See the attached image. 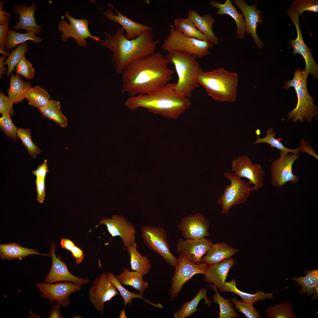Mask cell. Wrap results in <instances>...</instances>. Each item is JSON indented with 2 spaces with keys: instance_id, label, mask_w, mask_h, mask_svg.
<instances>
[{
  "instance_id": "5bb4252c",
  "label": "cell",
  "mask_w": 318,
  "mask_h": 318,
  "mask_svg": "<svg viewBox=\"0 0 318 318\" xmlns=\"http://www.w3.org/2000/svg\"><path fill=\"white\" fill-rule=\"evenodd\" d=\"M286 12L295 26L297 32L296 39L289 40V44L293 49L294 55L299 54L304 58L306 64L304 70L305 72L308 74H311L316 79L318 77V65L313 57L311 49L308 47L303 40L299 20V14L289 8L286 9Z\"/></svg>"
},
{
  "instance_id": "f35d334b",
  "label": "cell",
  "mask_w": 318,
  "mask_h": 318,
  "mask_svg": "<svg viewBox=\"0 0 318 318\" xmlns=\"http://www.w3.org/2000/svg\"><path fill=\"white\" fill-rule=\"evenodd\" d=\"M35 34L33 32L21 34L9 30L5 43L6 50L7 51L14 49L16 46L29 40L32 41L36 44L41 42L42 39L36 36Z\"/></svg>"
},
{
  "instance_id": "4316f807",
  "label": "cell",
  "mask_w": 318,
  "mask_h": 318,
  "mask_svg": "<svg viewBox=\"0 0 318 318\" xmlns=\"http://www.w3.org/2000/svg\"><path fill=\"white\" fill-rule=\"evenodd\" d=\"M238 250L225 243L213 244L205 256L202 257L201 262L208 265L218 263L231 258Z\"/></svg>"
},
{
  "instance_id": "4dcf8cb0",
  "label": "cell",
  "mask_w": 318,
  "mask_h": 318,
  "mask_svg": "<svg viewBox=\"0 0 318 318\" xmlns=\"http://www.w3.org/2000/svg\"><path fill=\"white\" fill-rule=\"evenodd\" d=\"M221 292H231L236 294L241 297V301L246 303L253 304L261 300L272 298L274 293H264L263 292L258 291L255 294H252L243 292L238 289L236 286V279H233L231 281L225 282L223 286L218 289Z\"/></svg>"
},
{
  "instance_id": "681fc988",
  "label": "cell",
  "mask_w": 318,
  "mask_h": 318,
  "mask_svg": "<svg viewBox=\"0 0 318 318\" xmlns=\"http://www.w3.org/2000/svg\"><path fill=\"white\" fill-rule=\"evenodd\" d=\"M14 103L4 92L0 91V113L2 115L8 114L10 116L13 115L14 111L13 105Z\"/></svg>"
},
{
  "instance_id": "6da1fadb",
  "label": "cell",
  "mask_w": 318,
  "mask_h": 318,
  "mask_svg": "<svg viewBox=\"0 0 318 318\" xmlns=\"http://www.w3.org/2000/svg\"><path fill=\"white\" fill-rule=\"evenodd\" d=\"M161 53L158 52L134 60L121 73V92L130 97L149 94L169 83L174 73Z\"/></svg>"
},
{
  "instance_id": "b9f144b4",
  "label": "cell",
  "mask_w": 318,
  "mask_h": 318,
  "mask_svg": "<svg viewBox=\"0 0 318 318\" xmlns=\"http://www.w3.org/2000/svg\"><path fill=\"white\" fill-rule=\"evenodd\" d=\"M266 314L269 318H294V313L292 304L285 302L280 304L271 306L266 310Z\"/></svg>"
},
{
  "instance_id": "4fadbf2b",
  "label": "cell",
  "mask_w": 318,
  "mask_h": 318,
  "mask_svg": "<svg viewBox=\"0 0 318 318\" xmlns=\"http://www.w3.org/2000/svg\"><path fill=\"white\" fill-rule=\"evenodd\" d=\"M35 286L41 294V297L48 299L52 304L56 300L64 308L70 303V294L80 291L82 286L69 281L55 284L42 282L36 283Z\"/></svg>"
},
{
  "instance_id": "74e56055",
  "label": "cell",
  "mask_w": 318,
  "mask_h": 318,
  "mask_svg": "<svg viewBox=\"0 0 318 318\" xmlns=\"http://www.w3.org/2000/svg\"><path fill=\"white\" fill-rule=\"evenodd\" d=\"M215 292L213 294L212 298L214 303L219 305L220 318H235L238 315L235 310L232 304L229 299H225L219 294L217 287L214 285L210 284L209 285Z\"/></svg>"
},
{
  "instance_id": "db71d44e",
  "label": "cell",
  "mask_w": 318,
  "mask_h": 318,
  "mask_svg": "<svg viewBox=\"0 0 318 318\" xmlns=\"http://www.w3.org/2000/svg\"><path fill=\"white\" fill-rule=\"evenodd\" d=\"M49 170L47 166V161L45 159L36 169L32 172V173L36 176V178H45Z\"/></svg>"
},
{
  "instance_id": "c3c4849f",
  "label": "cell",
  "mask_w": 318,
  "mask_h": 318,
  "mask_svg": "<svg viewBox=\"0 0 318 318\" xmlns=\"http://www.w3.org/2000/svg\"><path fill=\"white\" fill-rule=\"evenodd\" d=\"M15 71L16 74L24 76L27 79L34 77V69L29 61L26 58L24 54L16 67Z\"/></svg>"
},
{
  "instance_id": "f6af8a7d",
  "label": "cell",
  "mask_w": 318,
  "mask_h": 318,
  "mask_svg": "<svg viewBox=\"0 0 318 318\" xmlns=\"http://www.w3.org/2000/svg\"><path fill=\"white\" fill-rule=\"evenodd\" d=\"M291 9L295 11L302 16L304 11H308L315 13L318 12L317 0H295L291 3Z\"/></svg>"
},
{
  "instance_id": "3957f363",
  "label": "cell",
  "mask_w": 318,
  "mask_h": 318,
  "mask_svg": "<svg viewBox=\"0 0 318 318\" xmlns=\"http://www.w3.org/2000/svg\"><path fill=\"white\" fill-rule=\"evenodd\" d=\"M175 84L169 82L152 93L130 97L125 106L131 110L145 108L154 114L176 119L189 108L191 102L188 97L177 91Z\"/></svg>"
},
{
  "instance_id": "52a82bcc",
  "label": "cell",
  "mask_w": 318,
  "mask_h": 318,
  "mask_svg": "<svg viewBox=\"0 0 318 318\" xmlns=\"http://www.w3.org/2000/svg\"><path fill=\"white\" fill-rule=\"evenodd\" d=\"M170 27L169 35L162 45L164 50L186 53L199 58L210 54L208 50L213 45L208 40L186 37L173 24H170Z\"/></svg>"
},
{
  "instance_id": "d590c367",
  "label": "cell",
  "mask_w": 318,
  "mask_h": 318,
  "mask_svg": "<svg viewBox=\"0 0 318 318\" xmlns=\"http://www.w3.org/2000/svg\"><path fill=\"white\" fill-rule=\"evenodd\" d=\"M25 98L27 100L29 105L38 109L47 105L51 101L48 92L39 85L30 87Z\"/></svg>"
},
{
  "instance_id": "816d5d0a",
  "label": "cell",
  "mask_w": 318,
  "mask_h": 318,
  "mask_svg": "<svg viewBox=\"0 0 318 318\" xmlns=\"http://www.w3.org/2000/svg\"><path fill=\"white\" fill-rule=\"evenodd\" d=\"M10 19L5 23L0 25V48L5 50V43L7 37L9 29Z\"/></svg>"
},
{
  "instance_id": "f546056e",
  "label": "cell",
  "mask_w": 318,
  "mask_h": 318,
  "mask_svg": "<svg viewBox=\"0 0 318 318\" xmlns=\"http://www.w3.org/2000/svg\"><path fill=\"white\" fill-rule=\"evenodd\" d=\"M10 87L7 90L8 96L14 103H18L25 98L26 94L31 87L29 82L24 81L19 74L11 73Z\"/></svg>"
},
{
  "instance_id": "680465c9",
  "label": "cell",
  "mask_w": 318,
  "mask_h": 318,
  "mask_svg": "<svg viewBox=\"0 0 318 318\" xmlns=\"http://www.w3.org/2000/svg\"><path fill=\"white\" fill-rule=\"evenodd\" d=\"M60 245L62 248L70 251L75 246L74 244L72 241L68 238H64L61 239Z\"/></svg>"
},
{
  "instance_id": "e7e4bbea",
  "label": "cell",
  "mask_w": 318,
  "mask_h": 318,
  "mask_svg": "<svg viewBox=\"0 0 318 318\" xmlns=\"http://www.w3.org/2000/svg\"><path fill=\"white\" fill-rule=\"evenodd\" d=\"M256 133L258 135H259L260 133V130H257L256 131Z\"/></svg>"
},
{
  "instance_id": "be15d7a7",
  "label": "cell",
  "mask_w": 318,
  "mask_h": 318,
  "mask_svg": "<svg viewBox=\"0 0 318 318\" xmlns=\"http://www.w3.org/2000/svg\"><path fill=\"white\" fill-rule=\"evenodd\" d=\"M29 317H30V318H31V317H32V318L33 317H37V318L40 317H39L38 315H37L36 314H35V313L33 312H30L29 313Z\"/></svg>"
},
{
  "instance_id": "2e32d148",
  "label": "cell",
  "mask_w": 318,
  "mask_h": 318,
  "mask_svg": "<svg viewBox=\"0 0 318 318\" xmlns=\"http://www.w3.org/2000/svg\"><path fill=\"white\" fill-rule=\"evenodd\" d=\"M231 168L238 177L246 178L250 184L254 185L251 190L258 191L263 186L264 170L259 164H254L247 155H239L233 159Z\"/></svg>"
},
{
  "instance_id": "836d02e7",
  "label": "cell",
  "mask_w": 318,
  "mask_h": 318,
  "mask_svg": "<svg viewBox=\"0 0 318 318\" xmlns=\"http://www.w3.org/2000/svg\"><path fill=\"white\" fill-rule=\"evenodd\" d=\"M137 246V243L135 242L126 249L130 257V264L131 269L144 276L148 273L152 265L147 257L142 255L138 251Z\"/></svg>"
},
{
  "instance_id": "9a60e30c",
  "label": "cell",
  "mask_w": 318,
  "mask_h": 318,
  "mask_svg": "<svg viewBox=\"0 0 318 318\" xmlns=\"http://www.w3.org/2000/svg\"><path fill=\"white\" fill-rule=\"evenodd\" d=\"M115 287L109 281L107 274L102 273L93 281L89 289V299L96 310L103 314L104 303L119 294Z\"/></svg>"
},
{
  "instance_id": "277c9868",
  "label": "cell",
  "mask_w": 318,
  "mask_h": 318,
  "mask_svg": "<svg viewBox=\"0 0 318 318\" xmlns=\"http://www.w3.org/2000/svg\"><path fill=\"white\" fill-rule=\"evenodd\" d=\"M238 75L220 67L209 72H201L198 82L208 95L220 102H234L236 99Z\"/></svg>"
},
{
  "instance_id": "83f0119b",
  "label": "cell",
  "mask_w": 318,
  "mask_h": 318,
  "mask_svg": "<svg viewBox=\"0 0 318 318\" xmlns=\"http://www.w3.org/2000/svg\"><path fill=\"white\" fill-rule=\"evenodd\" d=\"M31 254L49 256V254H41L34 249L23 247L15 243L0 245V257L4 260L16 259L21 260L27 256Z\"/></svg>"
},
{
  "instance_id": "7c38bea8",
  "label": "cell",
  "mask_w": 318,
  "mask_h": 318,
  "mask_svg": "<svg viewBox=\"0 0 318 318\" xmlns=\"http://www.w3.org/2000/svg\"><path fill=\"white\" fill-rule=\"evenodd\" d=\"M299 157V154L280 152L270 168L271 183L274 186L280 187L289 182L296 184L299 181V177L293 173L292 166Z\"/></svg>"
},
{
  "instance_id": "f1b7e54d",
  "label": "cell",
  "mask_w": 318,
  "mask_h": 318,
  "mask_svg": "<svg viewBox=\"0 0 318 318\" xmlns=\"http://www.w3.org/2000/svg\"><path fill=\"white\" fill-rule=\"evenodd\" d=\"M304 273L306 275L303 277H294L293 279L302 286V289L299 293H307L308 297L313 294L312 300L318 298V270L313 269L311 271L305 270Z\"/></svg>"
},
{
  "instance_id": "d6a6232c",
  "label": "cell",
  "mask_w": 318,
  "mask_h": 318,
  "mask_svg": "<svg viewBox=\"0 0 318 318\" xmlns=\"http://www.w3.org/2000/svg\"><path fill=\"white\" fill-rule=\"evenodd\" d=\"M141 273L136 271H130L125 268L120 274L115 276L122 284L129 285L137 290L139 293L143 294L145 289L148 286V283L144 281Z\"/></svg>"
},
{
  "instance_id": "5b68a950",
  "label": "cell",
  "mask_w": 318,
  "mask_h": 318,
  "mask_svg": "<svg viewBox=\"0 0 318 318\" xmlns=\"http://www.w3.org/2000/svg\"><path fill=\"white\" fill-rule=\"evenodd\" d=\"M308 75L304 70L297 69L295 71L292 80L284 82L285 85L283 87L285 90L291 87H294L297 98L296 106L288 113L287 120L292 119L293 123L298 120L302 122L305 119L308 123H312L313 117H318V106L314 104V99L309 94L307 87Z\"/></svg>"
},
{
  "instance_id": "ee69618b",
  "label": "cell",
  "mask_w": 318,
  "mask_h": 318,
  "mask_svg": "<svg viewBox=\"0 0 318 318\" xmlns=\"http://www.w3.org/2000/svg\"><path fill=\"white\" fill-rule=\"evenodd\" d=\"M31 132L29 129L18 128L17 137L27 150L29 154L33 158L41 153L39 148L33 142L31 138Z\"/></svg>"
},
{
  "instance_id": "603a6c76",
  "label": "cell",
  "mask_w": 318,
  "mask_h": 318,
  "mask_svg": "<svg viewBox=\"0 0 318 318\" xmlns=\"http://www.w3.org/2000/svg\"><path fill=\"white\" fill-rule=\"evenodd\" d=\"M37 7V4L34 3H32L28 7L24 3L13 6V13L19 16V17L17 18L19 20L18 22L12 26L14 31H19L22 29L25 30L26 32L39 34L41 32L42 26L37 24L34 18Z\"/></svg>"
},
{
  "instance_id": "ab89813d",
  "label": "cell",
  "mask_w": 318,
  "mask_h": 318,
  "mask_svg": "<svg viewBox=\"0 0 318 318\" xmlns=\"http://www.w3.org/2000/svg\"><path fill=\"white\" fill-rule=\"evenodd\" d=\"M107 277L109 281L115 287L117 290L119 292L120 294L122 297L124 301V308L126 305L129 304H132L131 300L134 298L142 299L147 302L150 304L155 307L161 308V305L156 304H153L148 300L143 298V294L140 293L138 294L132 292L127 290L123 287L122 284L119 282L114 274L111 272H109L107 274Z\"/></svg>"
},
{
  "instance_id": "d6986e66",
  "label": "cell",
  "mask_w": 318,
  "mask_h": 318,
  "mask_svg": "<svg viewBox=\"0 0 318 318\" xmlns=\"http://www.w3.org/2000/svg\"><path fill=\"white\" fill-rule=\"evenodd\" d=\"M212 241L205 238L199 239L178 238L177 241L176 251L191 262L198 264L201 262L213 244Z\"/></svg>"
},
{
  "instance_id": "7a4b0ae2",
  "label": "cell",
  "mask_w": 318,
  "mask_h": 318,
  "mask_svg": "<svg viewBox=\"0 0 318 318\" xmlns=\"http://www.w3.org/2000/svg\"><path fill=\"white\" fill-rule=\"evenodd\" d=\"M100 44L112 52V58L116 72L121 74L128 65L135 60L154 54L159 39L154 40L151 31L145 32L135 39H128L125 31L118 27L111 35L105 31Z\"/></svg>"
},
{
  "instance_id": "60d3db41",
  "label": "cell",
  "mask_w": 318,
  "mask_h": 318,
  "mask_svg": "<svg viewBox=\"0 0 318 318\" xmlns=\"http://www.w3.org/2000/svg\"><path fill=\"white\" fill-rule=\"evenodd\" d=\"M275 135L276 133L274 129L270 127L266 131L265 137L260 138L257 136L256 140L253 143V144L265 143L269 144L272 148H275L281 152L291 153L293 154H299L300 153L301 151L299 148L292 149L286 147L281 142V139L280 138L277 139L275 138Z\"/></svg>"
},
{
  "instance_id": "44dd1931",
  "label": "cell",
  "mask_w": 318,
  "mask_h": 318,
  "mask_svg": "<svg viewBox=\"0 0 318 318\" xmlns=\"http://www.w3.org/2000/svg\"><path fill=\"white\" fill-rule=\"evenodd\" d=\"M237 7L242 12L245 20V32L250 34L258 47L261 49L264 45V43L258 37L256 33L258 24H261L263 22L262 14L258 9V4L253 5L247 4L244 0L233 1Z\"/></svg>"
},
{
  "instance_id": "7dc6e473",
  "label": "cell",
  "mask_w": 318,
  "mask_h": 318,
  "mask_svg": "<svg viewBox=\"0 0 318 318\" xmlns=\"http://www.w3.org/2000/svg\"><path fill=\"white\" fill-rule=\"evenodd\" d=\"M230 301L234 305L236 309L244 314L246 318L261 317L259 312L254 307L253 304L238 301L235 297L233 298Z\"/></svg>"
},
{
  "instance_id": "cb8c5ba5",
  "label": "cell",
  "mask_w": 318,
  "mask_h": 318,
  "mask_svg": "<svg viewBox=\"0 0 318 318\" xmlns=\"http://www.w3.org/2000/svg\"><path fill=\"white\" fill-rule=\"evenodd\" d=\"M236 263V259L230 258L208 265L204 278V281L214 285L218 289L222 287L226 282L230 270Z\"/></svg>"
},
{
  "instance_id": "6f0895ef",
  "label": "cell",
  "mask_w": 318,
  "mask_h": 318,
  "mask_svg": "<svg viewBox=\"0 0 318 318\" xmlns=\"http://www.w3.org/2000/svg\"><path fill=\"white\" fill-rule=\"evenodd\" d=\"M5 3L4 0L0 1V25L5 23L9 19V17L11 15L6 11L2 10V7Z\"/></svg>"
},
{
  "instance_id": "94428289",
  "label": "cell",
  "mask_w": 318,
  "mask_h": 318,
  "mask_svg": "<svg viewBox=\"0 0 318 318\" xmlns=\"http://www.w3.org/2000/svg\"><path fill=\"white\" fill-rule=\"evenodd\" d=\"M0 52L4 56L7 57L10 55V53L8 51H6L0 48Z\"/></svg>"
},
{
  "instance_id": "e575fe53",
  "label": "cell",
  "mask_w": 318,
  "mask_h": 318,
  "mask_svg": "<svg viewBox=\"0 0 318 318\" xmlns=\"http://www.w3.org/2000/svg\"><path fill=\"white\" fill-rule=\"evenodd\" d=\"M39 110L44 117L54 121L62 127L68 126L67 119L62 112L59 101L51 100L48 105Z\"/></svg>"
},
{
  "instance_id": "8992f818",
  "label": "cell",
  "mask_w": 318,
  "mask_h": 318,
  "mask_svg": "<svg viewBox=\"0 0 318 318\" xmlns=\"http://www.w3.org/2000/svg\"><path fill=\"white\" fill-rule=\"evenodd\" d=\"M166 58L174 64L178 75L175 89L180 94L190 97L193 91L199 86L198 77L203 71L196 57L186 53L170 51L168 52Z\"/></svg>"
},
{
  "instance_id": "ffe728a7",
  "label": "cell",
  "mask_w": 318,
  "mask_h": 318,
  "mask_svg": "<svg viewBox=\"0 0 318 318\" xmlns=\"http://www.w3.org/2000/svg\"><path fill=\"white\" fill-rule=\"evenodd\" d=\"M177 227L186 239H199L209 235V221L200 213L183 218Z\"/></svg>"
},
{
  "instance_id": "7402d4cb",
  "label": "cell",
  "mask_w": 318,
  "mask_h": 318,
  "mask_svg": "<svg viewBox=\"0 0 318 318\" xmlns=\"http://www.w3.org/2000/svg\"><path fill=\"white\" fill-rule=\"evenodd\" d=\"M107 6L113 9L117 14H114L112 10L108 9L104 12V15L111 21L117 23L121 25L126 32L127 39H135L145 32L153 30L151 27L135 22L125 16L116 10L112 4H108Z\"/></svg>"
},
{
  "instance_id": "1f68e13d",
  "label": "cell",
  "mask_w": 318,
  "mask_h": 318,
  "mask_svg": "<svg viewBox=\"0 0 318 318\" xmlns=\"http://www.w3.org/2000/svg\"><path fill=\"white\" fill-rule=\"evenodd\" d=\"M207 290L205 288L201 289L192 300L183 303L180 310L174 312V317L185 318L190 317L198 311L197 308L198 304L203 299L205 300L204 303L208 307L211 306L212 302L207 297Z\"/></svg>"
},
{
  "instance_id": "9f6ffc18",
  "label": "cell",
  "mask_w": 318,
  "mask_h": 318,
  "mask_svg": "<svg viewBox=\"0 0 318 318\" xmlns=\"http://www.w3.org/2000/svg\"><path fill=\"white\" fill-rule=\"evenodd\" d=\"M60 305L57 303L52 305L50 309L49 318H62L61 311L60 310Z\"/></svg>"
},
{
  "instance_id": "484cf974",
  "label": "cell",
  "mask_w": 318,
  "mask_h": 318,
  "mask_svg": "<svg viewBox=\"0 0 318 318\" xmlns=\"http://www.w3.org/2000/svg\"><path fill=\"white\" fill-rule=\"evenodd\" d=\"M187 18L190 20L198 30L202 33L208 40L212 44L217 45L219 43L218 37L214 34L212 28L215 21L214 17L210 14L203 16H200L192 9L188 10Z\"/></svg>"
},
{
  "instance_id": "bcb514c9",
  "label": "cell",
  "mask_w": 318,
  "mask_h": 318,
  "mask_svg": "<svg viewBox=\"0 0 318 318\" xmlns=\"http://www.w3.org/2000/svg\"><path fill=\"white\" fill-rule=\"evenodd\" d=\"M8 114H4L0 118V127L6 137L14 142H17V128L13 122Z\"/></svg>"
},
{
  "instance_id": "d4e9b609",
  "label": "cell",
  "mask_w": 318,
  "mask_h": 318,
  "mask_svg": "<svg viewBox=\"0 0 318 318\" xmlns=\"http://www.w3.org/2000/svg\"><path fill=\"white\" fill-rule=\"evenodd\" d=\"M211 6L218 8L217 11L214 13L218 15L227 14L231 17L235 21L237 29L236 34L238 38L243 39L245 37V20L242 13H239L236 7L233 5L230 0H226L224 3L221 4L215 0H211L209 2Z\"/></svg>"
},
{
  "instance_id": "6125c7cd",
  "label": "cell",
  "mask_w": 318,
  "mask_h": 318,
  "mask_svg": "<svg viewBox=\"0 0 318 318\" xmlns=\"http://www.w3.org/2000/svg\"><path fill=\"white\" fill-rule=\"evenodd\" d=\"M118 318H127L125 312V309L123 310H120V314Z\"/></svg>"
},
{
  "instance_id": "11a10c76",
  "label": "cell",
  "mask_w": 318,
  "mask_h": 318,
  "mask_svg": "<svg viewBox=\"0 0 318 318\" xmlns=\"http://www.w3.org/2000/svg\"><path fill=\"white\" fill-rule=\"evenodd\" d=\"M72 256L75 260L77 263L79 264L82 262L85 257L83 249L75 245L71 251Z\"/></svg>"
},
{
  "instance_id": "8d00e7d4",
  "label": "cell",
  "mask_w": 318,
  "mask_h": 318,
  "mask_svg": "<svg viewBox=\"0 0 318 318\" xmlns=\"http://www.w3.org/2000/svg\"><path fill=\"white\" fill-rule=\"evenodd\" d=\"M173 25L185 36L201 40H208L202 33L197 29L194 24L187 18H175Z\"/></svg>"
},
{
  "instance_id": "9c48e42d",
  "label": "cell",
  "mask_w": 318,
  "mask_h": 318,
  "mask_svg": "<svg viewBox=\"0 0 318 318\" xmlns=\"http://www.w3.org/2000/svg\"><path fill=\"white\" fill-rule=\"evenodd\" d=\"M141 235L145 244L152 251L160 256L169 265L174 267L178 258L171 253L164 229L160 227L145 226L141 228Z\"/></svg>"
},
{
  "instance_id": "91938a15",
  "label": "cell",
  "mask_w": 318,
  "mask_h": 318,
  "mask_svg": "<svg viewBox=\"0 0 318 318\" xmlns=\"http://www.w3.org/2000/svg\"><path fill=\"white\" fill-rule=\"evenodd\" d=\"M6 57L2 56L0 57V77L2 78L4 75L6 74L7 68L4 67V61Z\"/></svg>"
},
{
  "instance_id": "f907efd6",
  "label": "cell",
  "mask_w": 318,
  "mask_h": 318,
  "mask_svg": "<svg viewBox=\"0 0 318 318\" xmlns=\"http://www.w3.org/2000/svg\"><path fill=\"white\" fill-rule=\"evenodd\" d=\"M45 178H36L35 180L36 191L37 193V200L40 203L43 202L46 196L45 193Z\"/></svg>"
},
{
  "instance_id": "f5cc1de1",
  "label": "cell",
  "mask_w": 318,
  "mask_h": 318,
  "mask_svg": "<svg viewBox=\"0 0 318 318\" xmlns=\"http://www.w3.org/2000/svg\"><path fill=\"white\" fill-rule=\"evenodd\" d=\"M301 143V144L299 147L301 151L306 153L318 160V156L315 150L309 143L303 139H302Z\"/></svg>"
},
{
  "instance_id": "ac0fdd59",
  "label": "cell",
  "mask_w": 318,
  "mask_h": 318,
  "mask_svg": "<svg viewBox=\"0 0 318 318\" xmlns=\"http://www.w3.org/2000/svg\"><path fill=\"white\" fill-rule=\"evenodd\" d=\"M102 224L106 225L107 230L111 234L112 237L119 236L121 238L125 249L135 242V226L124 217L114 215L110 219L102 218L100 221L99 224L95 227Z\"/></svg>"
},
{
  "instance_id": "30bf717a",
  "label": "cell",
  "mask_w": 318,
  "mask_h": 318,
  "mask_svg": "<svg viewBox=\"0 0 318 318\" xmlns=\"http://www.w3.org/2000/svg\"><path fill=\"white\" fill-rule=\"evenodd\" d=\"M178 263L171 279L169 290L170 301L172 302L176 298L184 284L197 274L205 275L208 265L203 262L193 263L184 256L180 255Z\"/></svg>"
},
{
  "instance_id": "ba28073f",
  "label": "cell",
  "mask_w": 318,
  "mask_h": 318,
  "mask_svg": "<svg viewBox=\"0 0 318 318\" xmlns=\"http://www.w3.org/2000/svg\"><path fill=\"white\" fill-rule=\"evenodd\" d=\"M223 175L231 183L225 186L223 193L219 196L217 203L221 206V213L228 215L231 208L247 201L252 190L248 182L244 181L234 173L226 172Z\"/></svg>"
},
{
  "instance_id": "e0dca14e",
  "label": "cell",
  "mask_w": 318,
  "mask_h": 318,
  "mask_svg": "<svg viewBox=\"0 0 318 318\" xmlns=\"http://www.w3.org/2000/svg\"><path fill=\"white\" fill-rule=\"evenodd\" d=\"M55 250V244L52 242L49 254L52 259V264L50 270L45 278L44 282L53 283L59 281H69L81 286L87 284L90 281L89 279L78 277L71 274L66 263L61 260V257L56 256Z\"/></svg>"
},
{
  "instance_id": "7bdbcfd3",
  "label": "cell",
  "mask_w": 318,
  "mask_h": 318,
  "mask_svg": "<svg viewBox=\"0 0 318 318\" xmlns=\"http://www.w3.org/2000/svg\"><path fill=\"white\" fill-rule=\"evenodd\" d=\"M28 51V44L26 42L19 44L16 49L12 51L9 56L4 62V65H7L8 67L6 74L8 77H9L11 72L15 70V67L22 56Z\"/></svg>"
},
{
  "instance_id": "8fae6325",
  "label": "cell",
  "mask_w": 318,
  "mask_h": 318,
  "mask_svg": "<svg viewBox=\"0 0 318 318\" xmlns=\"http://www.w3.org/2000/svg\"><path fill=\"white\" fill-rule=\"evenodd\" d=\"M64 17L70 22L68 24L62 16L58 23V29L62 33L61 36L62 40L66 42L69 37H72L76 41L80 46L84 47L87 45L86 39L89 38L97 42L101 39L97 36H93L90 33L88 29L89 20L86 18L76 19L72 17L68 11H66Z\"/></svg>"
}]
</instances>
